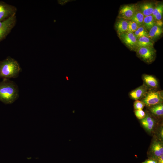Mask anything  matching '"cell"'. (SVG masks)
Segmentation results:
<instances>
[{
	"label": "cell",
	"mask_w": 163,
	"mask_h": 163,
	"mask_svg": "<svg viewBox=\"0 0 163 163\" xmlns=\"http://www.w3.org/2000/svg\"><path fill=\"white\" fill-rule=\"evenodd\" d=\"M19 89L14 82L4 79L0 82V101L6 104L14 102L19 96Z\"/></svg>",
	"instance_id": "6da1fadb"
},
{
	"label": "cell",
	"mask_w": 163,
	"mask_h": 163,
	"mask_svg": "<svg viewBox=\"0 0 163 163\" xmlns=\"http://www.w3.org/2000/svg\"><path fill=\"white\" fill-rule=\"evenodd\" d=\"M21 69L18 62L11 57L0 61V78L3 79L18 77Z\"/></svg>",
	"instance_id": "7a4b0ae2"
},
{
	"label": "cell",
	"mask_w": 163,
	"mask_h": 163,
	"mask_svg": "<svg viewBox=\"0 0 163 163\" xmlns=\"http://www.w3.org/2000/svg\"><path fill=\"white\" fill-rule=\"evenodd\" d=\"M141 100L145 105L149 107L162 103L163 101V91L162 90H149Z\"/></svg>",
	"instance_id": "3957f363"
},
{
	"label": "cell",
	"mask_w": 163,
	"mask_h": 163,
	"mask_svg": "<svg viewBox=\"0 0 163 163\" xmlns=\"http://www.w3.org/2000/svg\"><path fill=\"white\" fill-rule=\"evenodd\" d=\"M136 52L138 58L149 64L152 63L156 57V51L153 46L139 47Z\"/></svg>",
	"instance_id": "277c9868"
},
{
	"label": "cell",
	"mask_w": 163,
	"mask_h": 163,
	"mask_svg": "<svg viewBox=\"0 0 163 163\" xmlns=\"http://www.w3.org/2000/svg\"><path fill=\"white\" fill-rule=\"evenodd\" d=\"M16 17L14 15L2 21H0V42L4 39L15 26Z\"/></svg>",
	"instance_id": "5b68a950"
},
{
	"label": "cell",
	"mask_w": 163,
	"mask_h": 163,
	"mask_svg": "<svg viewBox=\"0 0 163 163\" xmlns=\"http://www.w3.org/2000/svg\"><path fill=\"white\" fill-rule=\"evenodd\" d=\"M118 37L122 42L130 50L136 52L138 48L137 38L133 33L126 32Z\"/></svg>",
	"instance_id": "8992f818"
},
{
	"label": "cell",
	"mask_w": 163,
	"mask_h": 163,
	"mask_svg": "<svg viewBox=\"0 0 163 163\" xmlns=\"http://www.w3.org/2000/svg\"><path fill=\"white\" fill-rule=\"evenodd\" d=\"M17 8L3 1H0V21H4L15 15Z\"/></svg>",
	"instance_id": "52a82bcc"
},
{
	"label": "cell",
	"mask_w": 163,
	"mask_h": 163,
	"mask_svg": "<svg viewBox=\"0 0 163 163\" xmlns=\"http://www.w3.org/2000/svg\"><path fill=\"white\" fill-rule=\"evenodd\" d=\"M137 9L136 5L129 4L123 5L120 9L118 18L130 20Z\"/></svg>",
	"instance_id": "ba28073f"
},
{
	"label": "cell",
	"mask_w": 163,
	"mask_h": 163,
	"mask_svg": "<svg viewBox=\"0 0 163 163\" xmlns=\"http://www.w3.org/2000/svg\"><path fill=\"white\" fill-rule=\"evenodd\" d=\"M163 155V146L162 142L156 140L152 143L149 154V158L157 161Z\"/></svg>",
	"instance_id": "9c48e42d"
},
{
	"label": "cell",
	"mask_w": 163,
	"mask_h": 163,
	"mask_svg": "<svg viewBox=\"0 0 163 163\" xmlns=\"http://www.w3.org/2000/svg\"><path fill=\"white\" fill-rule=\"evenodd\" d=\"M148 90L147 87L143 84L130 91L129 95L130 98L133 100H139L144 97Z\"/></svg>",
	"instance_id": "30bf717a"
},
{
	"label": "cell",
	"mask_w": 163,
	"mask_h": 163,
	"mask_svg": "<svg viewBox=\"0 0 163 163\" xmlns=\"http://www.w3.org/2000/svg\"><path fill=\"white\" fill-rule=\"evenodd\" d=\"M142 79L144 84L149 90H156L159 87L157 79L152 75L143 74Z\"/></svg>",
	"instance_id": "8fae6325"
},
{
	"label": "cell",
	"mask_w": 163,
	"mask_h": 163,
	"mask_svg": "<svg viewBox=\"0 0 163 163\" xmlns=\"http://www.w3.org/2000/svg\"><path fill=\"white\" fill-rule=\"evenodd\" d=\"M156 5L155 3L152 2H145L136 5L137 9L144 17L152 15Z\"/></svg>",
	"instance_id": "7c38bea8"
},
{
	"label": "cell",
	"mask_w": 163,
	"mask_h": 163,
	"mask_svg": "<svg viewBox=\"0 0 163 163\" xmlns=\"http://www.w3.org/2000/svg\"><path fill=\"white\" fill-rule=\"evenodd\" d=\"M128 20L118 18L116 22L115 27L118 36L127 31Z\"/></svg>",
	"instance_id": "4fadbf2b"
},
{
	"label": "cell",
	"mask_w": 163,
	"mask_h": 163,
	"mask_svg": "<svg viewBox=\"0 0 163 163\" xmlns=\"http://www.w3.org/2000/svg\"><path fill=\"white\" fill-rule=\"evenodd\" d=\"M141 122L145 129L149 132L152 130L155 124L154 119L147 114L144 118L141 120Z\"/></svg>",
	"instance_id": "5bb4252c"
},
{
	"label": "cell",
	"mask_w": 163,
	"mask_h": 163,
	"mask_svg": "<svg viewBox=\"0 0 163 163\" xmlns=\"http://www.w3.org/2000/svg\"><path fill=\"white\" fill-rule=\"evenodd\" d=\"M162 33V27L155 25L149 31V37L153 41L159 38Z\"/></svg>",
	"instance_id": "9a60e30c"
},
{
	"label": "cell",
	"mask_w": 163,
	"mask_h": 163,
	"mask_svg": "<svg viewBox=\"0 0 163 163\" xmlns=\"http://www.w3.org/2000/svg\"><path fill=\"white\" fill-rule=\"evenodd\" d=\"M154 41L148 37H143L137 39L138 48L140 47L153 46Z\"/></svg>",
	"instance_id": "2e32d148"
},
{
	"label": "cell",
	"mask_w": 163,
	"mask_h": 163,
	"mask_svg": "<svg viewBox=\"0 0 163 163\" xmlns=\"http://www.w3.org/2000/svg\"><path fill=\"white\" fill-rule=\"evenodd\" d=\"M163 13V5L159 4L156 5L153 11L152 16L155 21L161 20Z\"/></svg>",
	"instance_id": "e0dca14e"
},
{
	"label": "cell",
	"mask_w": 163,
	"mask_h": 163,
	"mask_svg": "<svg viewBox=\"0 0 163 163\" xmlns=\"http://www.w3.org/2000/svg\"><path fill=\"white\" fill-rule=\"evenodd\" d=\"M155 24V20L152 15L144 17L143 26L149 32L150 29Z\"/></svg>",
	"instance_id": "ac0fdd59"
},
{
	"label": "cell",
	"mask_w": 163,
	"mask_h": 163,
	"mask_svg": "<svg viewBox=\"0 0 163 163\" xmlns=\"http://www.w3.org/2000/svg\"><path fill=\"white\" fill-rule=\"evenodd\" d=\"M144 17L142 14L137 9L130 20L135 22L139 27L143 26Z\"/></svg>",
	"instance_id": "d6986e66"
},
{
	"label": "cell",
	"mask_w": 163,
	"mask_h": 163,
	"mask_svg": "<svg viewBox=\"0 0 163 163\" xmlns=\"http://www.w3.org/2000/svg\"><path fill=\"white\" fill-rule=\"evenodd\" d=\"M151 112L156 116H162L163 115V104L161 103L149 107Z\"/></svg>",
	"instance_id": "ffe728a7"
},
{
	"label": "cell",
	"mask_w": 163,
	"mask_h": 163,
	"mask_svg": "<svg viewBox=\"0 0 163 163\" xmlns=\"http://www.w3.org/2000/svg\"><path fill=\"white\" fill-rule=\"evenodd\" d=\"M133 34L137 39L144 36L149 37V32L143 26H139Z\"/></svg>",
	"instance_id": "44dd1931"
},
{
	"label": "cell",
	"mask_w": 163,
	"mask_h": 163,
	"mask_svg": "<svg viewBox=\"0 0 163 163\" xmlns=\"http://www.w3.org/2000/svg\"><path fill=\"white\" fill-rule=\"evenodd\" d=\"M139 27L134 21L131 20H128L127 32L133 33Z\"/></svg>",
	"instance_id": "7402d4cb"
},
{
	"label": "cell",
	"mask_w": 163,
	"mask_h": 163,
	"mask_svg": "<svg viewBox=\"0 0 163 163\" xmlns=\"http://www.w3.org/2000/svg\"><path fill=\"white\" fill-rule=\"evenodd\" d=\"M145 104L142 101L136 100L134 103L133 106L135 110H142Z\"/></svg>",
	"instance_id": "603a6c76"
},
{
	"label": "cell",
	"mask_w": 163,
	"mask_h": 163,
	"mask_svg": "<svg viewBox=\"0 0 163 163\" xmlns=\"http://www.w3.org/2000/svg\"><path fill=\"white\" fill-rule=\"evenodd\" d=\"M134 113L136 117L141 120L144 118L146 115L145 112L142 110H135Z\"/></svg>",
	"instance_id": "cb8c5ba5"
},
{
	"label": "cell",
	"mask_w": 163,
	"mask_h": 163,
	"mask_svg": "<svg viewBox=\"0 0 163 163\" xmlns=\"http://www.w3.org/2000/svg\"><path fill=\"white\" fill-rule=\"evenodd\" d=\"M140 163H158V162L157 161L155 160L149 158L144 161Z\"/></svg>",
	"instance_id": "d4e9b609"
},
{
	"label": "cell",
	"mask_w": 163,
	"mask_h": 163,
	"mask_svg": "<svg viewBox=\"0 0 163 163\" xmlns=\"http://www.w3.org/2000/svg\"><path fill=\"white\" fill-rule=\"evenodd\" d=\"M72 1V0H58V3L62 5L66 4V3Z\"/></svg>",
	"instance_id": "484cf974"
},
{
	"label": "cell",
	"mask_w": 163,
	"mask_h": 163,
	"mask_svg": "<svg viewBox=\"0 0 163 163\" xmlns=\"http://www.w3.org/2000/svg\"><path fill=\"white\" fill-rule=\"evenodd\" d=\"M163 22L161 20L155 21V24L156 25L161 27L163 25Z\"/></svg>",
	"instance_id": "4316f807"
},
{
	"label": "cell",
	"mask_w": 163,
	"mask_h": 163,
	"mask_svg": "<svg viewBox=\"0 0 163 163\" xmlns=\"http://www.w3.org/2000/svg\"><path fill=\"white\" fill-rule=\"evenodd\" d=\"M157 161L158 163H163V155L160 157Z\"/></svg>",
	"instance_id": "83f0119b"
},
{
	"label": "cell",
	"mask_w": 163,
	"mask_h": 163,
	"mask_svg": "<svg viewBox=\"0 0 163 163\" xmlns=\"http://www.w3.org/2000/svg\"><path fill=\"white\" fill-rule=\"evenodd\" d=\"M160 136L161 137V138H162V139H163V128L161 129V131H160Z\"/></svg>",
	"instance_id": "f1b7e54d"
}]
</instances>
